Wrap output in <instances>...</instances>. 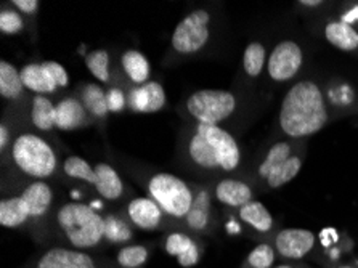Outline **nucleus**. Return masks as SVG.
<instances>
[{
	"label": "nucleus",
	"instance_id": "b1692460",
	"mask_svg": "<svg viewBox=\"0 0 358 268\" xmlns=\"http://www.w3.org/2000/svg\"><path fill=\"white\" fill-rule=\"evenodd\" d=\"M122 68L135 84H146L150 78V63L143 53L127 50L122 55Z\"/></svg>",
	"mask_w": 358,
	"mask_h": 268
},
{
	"label": "nucleus",
	"instance_id": "ea45409f",
	"mask_svg": "<svg viewBox=\"0 0 358 268\" xmlns=\"http://www.w3.org/2000/svg\"><path fill=\"white\" fill-rule=\"evenodd\" d=\"M338 268H355V267H350V265H341Z\"/></svg>",
	"mask_w": 358,
	"mask_h": 268
},
{
	"label": "nucleus",
	"instance_id": "f704fd0d",
	"mask_svg": "<svg viewBox=\"0 0 358 268\" xmlns=\"http://www.w3.org/2000/svg\"><path fill=\"white\" fill-rule=\"evenodd\" d=\"M13 5H16L21 12L32 15L37 12V8H39V2L37 0H13Z\"/></svg>",
	"mask_w": 358,
	"mask_h": 268
},
{
	"label": "nucleus",
	"instance_id": "2f4dec72",
	"mask_svg": "<svg viewBox=\"0 0 358 268\" xmlns=\"http://www.w3.org/2000/svg\"><path fill=\"white\" fill-rule=\"evenodd\" d=\"M275 262V249L270 244H259L248 257V264L252 268H270Z\"/></svg>",
	"mask_w": 358,
	"mask_h": 268
},
{
	"label": "nucleus",
	"instance_id": "2eb2a0df",
	"mask_svg": "<svg viewBox=\"0 0 358 268\" xmlns=\"http://www.w3.org/2000/svg\"><path fill=\"white\" fill-rule=\"evenodd\" d=\"M129 217L142 230H155L162 218V209L150 198H137L129 204Z\"/></svg>",
	"mask_w": 358,
	"mask_h": 268
},
{
	"label": "nucleus",
	"instance_id": "4c0bfd02",
	"mask_svg": "<svg viewBox=\"0 0 358 268\" xmlns=\"http://www.w3.org/2000/svg\"><path fill=\"white\" fill-rule=\"evenodd\" d=\"M227 230H229V232H231V233H240V227H238L235 222H230L229 225H227Z\"/></svg>",
	"mask_w": 358,
	"mask_h": 268
},
{
	"label": "nucleus",
	"instance_id": "9d476101",
	"mask_svg": "<svg viewBox=\"0 0 358 268\" xmlns=\"http://www.w3.org/2000/svg\"><path fill=\"white\" fill-rule=\"evenodd\" d=\"M21 79L26 89L36 94H53L58 87H66L69 78L66 69L57 62L31 63L21 69Z\"/></svg>",
	"mask_w": 358,
	"mask_h": 268
},
{
	"label": "nucleus",
	"instance_id": "a19ab883",
	"mask_svg": "<svg viewBox=\"0 0 358 268\" xmlns=\"http://www.w3.org/2000/svg\"><path fill=\"white\" fill-rule=\"evenodd\" d=\"M276 268H292V267H289V265H280V267H276Z\"/></svg>",
	"mask_w": 358,
	"mask_h": 268
},
{
	"label": "nucleus",
	"instance_id": "412c9836",
	"mask_svg": "<svg viewBox=\"0 0 358 268\" xmlns=\"http://www.w3.org/2000/svg\"><path fill=\"white\" fill-rule=\"evenodd\" d=\"M240 218L260 233H267L273 227V217L262 202L251 201L240 209Z\"/></svg>",
	"mask_w": 358,
	"mask_h": 268
},
{
	"label": "nucleus",
	"instance_id": "1a4fd4ad",
	"mask_svg": "<svg viewBox=\"0 0 358 268\" xmlns=\"http://www.w3.org/2000/svg\"><path fill=\"white\" fill-rule=\"evenodd\" d=\"M210 15L206 10H194L177 24L172 34L173 50L188 55L201 50L209 41Z\"/></svg>",
	"mask_w": 358,
	"mask_h": 268
},
{
	"label": "nucleus",
	"instance_id": "a211bd4d",
	"mask_svg": "<svg viewBox=\"0 0 358 268\" xmlns=\"http://www.w3.org/2000/svg\"><path fill=\"white\" fill-rule=\"evenodd\" d=\"M87 109L76 98H64L57 105V127L74 130L87 124Z\"/></svg>",
	"mask_w": 358,
	"mask_h": 268
},
{
	"label": "nucleus",
	"instance_id": "423d86ee",
	"mask_svg": "<svg viewBox=\"0 0 358 268\" xmlns=\"http://www.w3.org/2000/svg\"><path fill=\"white\" fill-rule=\"evenodd\" d=\"M148 190L153 201L172 217H187L193 204L188 185L172 174H156L151 177Z\"/></svg>",
	"mask_w": 358,
	"mask_h": 268
},
{
	"label": "nucleus",
	"instance_id": "f3484780",
	"mask_svg": "<svg viewBox=\"0 0 358 268\" xmlns=\"http://www.w3.org/2000/svg\"><path fill=\"white\" fill-rule=\"evenodd\" d=\"M215 198L222 204L230 207H241L246 206L248 202L252 201V190L248 183L240 182V180H222L215 188Z\"/></svg>",
	"mask_w": 358,
	"mask_h": 268
},
{
	"label": "nucleus",
	"instance_id": "6ab92c4d",
	"mask_svg": "<svg viewBox=\"0 0 358 268\" xmlns=\"http://www.w3.org/2000/svg\"><path fill=\"white\" fill-rule=\"evenodd\" d=\"M324 37L331 45L343 52H354L358 48V31L344 21H331L324 27Z\"/></svg>",
	"mask_w": 358,
	"mask_h": 268
},
{
	"label": "nucleus",
	"instance_id": "bb28decb",
	"mask_svg": "<svg viewBox=\"0 0 358 268\" xmlns=\"http://www.w3.org/2000/svg\"><path fill=\"white\" fill-rule=\"evenodd\" d=\"M265 58H267V52L265 47L260 42H251L244 50L243 57V66L248 76L251 78H257L262 73L265 66Z\"/></svg>",
	"mask_w": 358,
	"mask_h": 268
},
{
	"label": "nucleus",
	"instance_id": "dca6fc26",
	"mask_svg": "<svg viewBox=\"0 0 358 268\" xmlns=\"http://www.w3.org/2000/svg\"><path fill=\"white\" fill-rule=\"evenodd\" d=\"M166 251L172 257H177L178 264L185 268L194 267L199 260V249L194 241L183 233H172L166 239Z\"/></svg>",
	"mask_w": 358,
	"mask_h": 268
},
{
	"label": "nucleus",
	"instance_id": "39448f33",
	"mask_svg": "<svg viewBox=\"0 0 358 268\" xmlns=\"http://www.w3.org/2000/svg\"><path fill=\"white\" fill-rule=\"evenodd\" d=\"M13 161L21 172L34 178L50 177L57 169L52 146L34 134H23L15 140Z\"/></svg>",
	"mask_w": 358,
	"mask_h": 268
},
{
	"label": "nucleus",
	"instance_id": "6e6552de",
	"mask_svg": "<svg viewBox=\"0 0 358 268\" xmlns=\"http://www.w3.org/2000/svg\"><path fill=\"white\" fill-rule=\"evenodd\" d=\"M301 156L292 155L291 143L278 141L270 148L267 156L259 166V175L270 188H280L289 183L301 172Z\"/></svg>",
	"mask_w": 358,
	"mask_h": 268
},
{
	"label": "nucleus",
	"instance_id": "393cba45",
	"mask_svg": "<svg viewBox=\"0 0 358 268\" xmlns=\"http://www.w3.org/2000/svg\"><path fill=\"white\" fill-rule=\"evenodd\" d=\"M210 216V198L208 191H201V193L193 199L192 209L187 214V223L189 228L201 232L204 230L209 222Z\"/></svg>",
	"mask_w": 358,
	"mask_h": 268
},
{
	"label": "nucleus",
	"instance_id": "e433bc0d",
	"mask_svg": "<svg viewBox=\"0 0 358 268\" xmlns=\"http://www.w3.org/2000/svg\"><path fill=\"white\" fill-rule=\"evenodd\" d=\"M8 136H10V132L7 129V125L2 124L0 125V150H5L7 148V143H8Z\"/></svg>",
	"mask_w": 358,
	"mask_h": 268
},
{
	"label": "nucleus",
	"instance_id": "72a5a7b5",
	"mask_svg": "<svg viewBox=\"0 0 358 268\" xmlns=\"http://www.w3.org/2000/svg\"><path fill=\"white\" fill-rule=\"evenodd\" d=\"M106 100H108V109L113 113H119L122 111L124 106H126V97L119 89H111L106 94Z\"/></svg>",
	"mask_w": 358,
	"mask_h": 268
},
{
	"label": "nucleus",
	"instance_id": "cd10ccee",
	"mask_svg": "<svg viewBox=\"0 0 358 268\" xmlns=\"http://www.w3.org/2000/svg\"><path fill=\"white\" fill-rule=\"evenodd\" d=\"M64 172H66L69 177L84 180L87 183H92L95 187L96 185V172L95 167H92L89 162L79 156H71L64 161Z\"/></svg>",
	"mask_w": 358,
	"mask_h": 268
},
{
	"label": "nucleus",
	"instance_id": "4be33fe9",
	"mask_svg": "<svg viewBox=\"0 0 358 268\" xmlns=\"http://www.w3.org/2000/svg\"><path fill=\"white\" fill-rule=\"evenodd\" d=\"M32 124L41 130H52L57 125V106L43 95H36L31 109Z\"/></svg>",
	"mask_w": 358,
	"mask_h": 268
},
{
	"label": "nucleus",
	"instance_id": "5701e85b",
	"mask_svg": "<svg viewBox=\"0 0 358 268\" xmlns=\"http://www.w3.org/2000/svg\"><path fill=\"white\" fill-rule=\"evenodd\" d=\"M24 84L21 79V71L8 62H0V95L15 100L23 94Z\"/></svg>",
	"mask_w": 358,
	"mask_h": 268
},
{
	"label": "nucleus",
	"instance_id": "7c9ffc66",
	"mask_svg": "<svg viewBox=\"0 0 358 268\" xmlns=\"http://www.w3.org/2000/svg\"><path fill=\"white\" fill-rule=\"evenodd\" d=\"M148 259V251L143 246H127L117 254L119 265L124 268H137Z\"/></svg>",
	"mask_w": 358,
	"mask_h": 268
},
{
	"label": "nucleus",
	"instance_id": "9b49d317",
	"mask_svg": "<svg viewBox=\"0 0 358 268\" xmlns=\"http://www.w3.org/2000/svg\"><path fill=\"white\" fill-rule=\"evenodd\" d=\"M302 62L303 53L299 43H296L294 41L280 42L268 57V76L276 82L291 80L299 73Z\"/></svg>",
	"mask_w": 358,
	"mask_h": 268
},
{
	"label": "nucleus",
	"instance_id": "f03ea898",
	"mask_svg": "<svg viewBox=\"0 0 358 268\" xmlns=\"http://www.w3.org/2000/svg\"><path fill=\"white\" fill-rule=\"evenodd\" d=\"M188 153L189 157L204 169L235 171L241 161L236 140L219 125L198 124L196 134L189 140Z\"/></svg>",
	"mask_w": 358,
	"mask_h": 268
},
{
	"label": "nucleus",
	"instance_id": "a878e982",
	"mask_svg": "<svg viewBox=\"0 0 358 268\" xmlns=\"http://www.w3.org/2000/svg\"><path fill=\"white\" fill-rule=\"evenodd\" d=\"M83 105L92 116L105 118L108 111V100L105 90L96 84H89L83 90Z\"/></svg>",
	"mask_w": 358,
	"mask_h": 268
},
{
	"label": "nucleus",
	"instance_id": "aec40b11",
	"mask_svg": "<svg viewBox=\"0 0 358 268\" xmlns=\"http://www.w3.org/2000/svg\"><path fill=\"white\" fill-rule=\"evenodd\" d=\"M96 172V185L95 188L99 191L101 198L105 199H117L122 195V182L119 178L117 172L111 166H108L105 162H100L99 166H95Z\"/></svg>",
	"mask_w": 358,
	"mask_h": 268
},
{
	"label": "nucleus",
	"instance_id": "4468645a",
	"mask_svg": "<svg viewBox=\"0 0 358 268\" xmlns=\"http://www.w3.org/2000/svg\"><path fill=\"white\" fill-rule=\"evenodd\" d=\"M130 103L138 113H156L166 105V92L159 82H146L132 92Z\"/></svg>",
	"mask_w": 358,
	"mask_h": 268
},
{
	"label": "nucleus",
	"instance_id": "f257e3e1",
	"mask_svg": "<svg viewBox=\"0 0 358 268\" xmlns=\"http://www.w3.org/2000/svg\"><path fill=\"white\" fill-rule=\"evenodd\" d=\"M329 119L323 92L317 82L301 80L287 90L280 109V127L291 139L322 130Z\"/></svg>",
	"mask_w": 358,
	"mask_h": 268
},
{
	"label": "nucleus",
	"instance_id": "0eeeda50",
	"mask_svg": "<svg viewBox=\"0 0 358 268\" xmlns=\"http://www.w3.org/2000/svg\"><path fill=\"white\" fill-rule=\"evenodd\" d=\"M187 108L199 124L219 125L236 109V98L227 90H199L189 95Z\"/></svg>",
	"mask_w": 358,
	"mask_h": 268
},
{
	"label": "nucleus",
	"instance_id": "7ed1b4c3",
	"mask_svg": "<svg viewBox=\"0 0 358 268\" xmlns=\"http://www.w3.org/2000/svg\"><path fill=\"white\" fill-rule=\"evenodd\" d=\"M57 218L74 248H94L105 238V218L94 207L69 202L58 211Z\"/></svg>",
	"mask_w": 358,
	"mask_h": 268
},
{
	"label": "nucleus",
	"instance_id": "f8f14e48",
	"mask_svg": "<svg viewBox=\"0 0 358 268\" xmlns=\"http://www.w3.org/2000/svg\"><path fill=\"white\" fill-rule=\"evenodd\" d=\"M315 234L310 230L302 228H285L276 234L275 251L285 259H302L315 246Z\"/></svg>",
	"mask_w": 358,
	"mask_h": 268
},
{
	"label": "nucleus",
	"instance_id": "58836bf2",
	"mask_svg": "<svg viewBox=\"0 0 358 268\" xmlns=\"http://www.w3.org/2000/svg\"><path fill=\"white\" fill-rule=\"evenodd\" d=\"M302 5H307V7H318V5H322V2H320V0H312V2H306V0H303V2H301Z\"/></svg>",
	"mask_w": 358,
	"mask_h": 268
},
{
	"label": "nucleus",
	"instance_id": "c756f323",
	"mask_svg": "<svg viewBox=\"0 0 358 268\" xmlns=\"http://www.w3.org/2000/svg\"><path fill=\"white\" fill-rule=\"evenodd\" d=\"M105 238L110 243H124L132 238V232L121 218L110 216L105 218Z\"/></svg>",
	"mask_w": 358,
	"mask_h": 268
},
{
	"label": "nucleus",
	"instance_id": "473e14b6",
	"mask_svg": "<svg viewBox=\"0 0 358 268\" xmlns=\"http://www.w3.org/2000/svg\"><path fill=\"white\" fill-rule=\"evenodd\" d=\"M23 18L13 10H3L0 13V31H2V34H18L20 31H23Z\"/></svg>",
	"mask_w": 358,
	"mask_h": 268
},
{
	"label": "nucleus",
	"instance_id": "20e7f679",
	"mask_svg": "<svg viewBox=\"0 0 358 268\" xmlns=\"http://www.w3.org/2000/svg\"><path fill=\"white\" fill-rule=\"evenodd\" d=\"M52 188L45 182L31 183L20 196L0 202V225L21 227L29 217H41L52 204Z\"/></svg>",
	"mask_w": 358,
	"mask_h": 268
},
{
	"label": "nucleus",
	"instance_id": "ddd939ff",
	"mask_svg": "<svg viewBox=\"0 0 358 268\" xmlns=\"http://www.w3.org/2000/svg\"><path fill=\"white\" fill-rule=\"evenodd\" d=\"M37 268H95L90 255L80 251L53 248L42 255Z\"/></svg>",
	"mask_w": 358,
	"mask_h": 268
},
{
	"label": "nucleus",
	"instance_id": "c9c22d12",
	"mask_svg": "<svg viewBox=\"0 0 358 268\" xmlns=\"http://www.w3.org/2000/svg\"><path fill=\"white\" fill-rule=\"evenodd\" d=\"M341 21H344V23L350 24V26H352V23H355V21H358V5H357V7L352 8V10H349V12H347V13H344L343 15V20H341Z\"/></svg>",
	"mask_w": 358,
	"mask_h": 268
},
{
	"label": "nucleus",
	"instance_id": "c85d7f7f",
	"mask_svg": "<svg viewBox=\"0 0 358 268\" xmlns=\"http://www.w3.org/2000/svg\"><path fill=\"white\" fill-rule=\"evenodd\" d=\"M85 64L100 82H110V55L106 50H94L85 55Z\"/></svg>",
	"mask_w": 358,
	"mask_h": 268
}]
</instances>
